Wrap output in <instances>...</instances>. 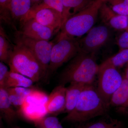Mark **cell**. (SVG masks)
I'll return each mask as SVG.
<instances>
[{
  "label": "cell",
  "mask_w": 128,
  "mask_h": 128,
  "mask_svg": "<svg viewBox=\"0 0 128 128\" xmlns=\"http://www.w3.org/2000/svg\"><path fill=\"white\" fill-rule=\"evenodd\" d=\"M109 107L92 84L86 85L80 95L75 107L62 119L72 123H83L105 114Z\"/></svg>",
  "instance_id": "1"
},
{
  "label": "cell",
  "mask_w": 128,
  "mask_h": 128,
  "mask_svg": "<svg viewBox=\"0 0 128 128\" xmlns=\"http://www.w3.org/2000/svg\"><path fill=\"white\" fill-rule=\"evenodd\" d=\"M95 55L80 51L60 75V85L65 86L73 83L92 84L99 66Z\"/></svg>",
  "instance_id": "2"
},
{
  "label": "cell",
  "mask_w": 128,
  "mask_h": 128,
  "mask_svg": "<svg viewBox=\"0 0 128 128\" xmlns=\"http://www.w3.org/2000/svg\"><path fill=\"white\" fill-rule=\"evenodd\" d=\"M104 2L102 0H94L87 7L67 19L60 28L57 41L65 38L77 39L87 34L96 23Z\"/></svg>",
  "instance_id": "3"
},
{
  "label": "cell",
  "mask_w": 128,
  "mask_h": 128,
  "mask_svg": "<svg viewBox=\"0 0 128 128\" xmlns=\"http://www.w3.org/2000/svg\"><path fill=\"white\" fill-rule=\"evenodd\" d=\"M10 71L19 73L38 82L45 78L41 66L33 54L22 44L17 41L8 63Z\"/></svg>",
  "instance_id": "4"
},
{
  "label": "cell",
  "mask_w": 128,
  "mask_h": 128,
  "mask_svg": "<svg viewBox=\"0 0 128 128\" xmlns=\"http://www.w3.org/2000/svg\"><path fill=\"white\" fill-rule=\"evenodd\" d=\"M98 75L97 90L109 107L112 96L122 84L123 77L117 68L105 60L99 65Z\"/></svg>",
  "instance_id": "5"
},
{
  "label": "cell",
  "mask_w": 128,
  "mask_h": 128,
  "mask_svg": "<svg viewBox=\"0 0 128 128\" xmlns=\"http://www.w3.org/2000/svg\"><path fill=\"white\" fill-rule=\"evenodd\" d=\"M80 51L79 41L76 38H65L57 40L52 48L47 77Z\"/></svg>",
  "instance_id": "6"
},
{
  "label": "cell",
  "mask_w": 128,
  "mask_h": 128,
  "mask_svg": "<svg viewBox=\"0 0 128 128\" xmlns=\"http://www.w3.org/2000/svg\"><path fill=\"white\" fill-rule=\"evenodd\" d=\"M17 41L22 44L31 51L39 63L45 78H47L51 50L54 44L49 41L31 38L20 33L18 36Z\"/></svg>",
  "instance_id": "7"
},
{
  "label": "cell",
  "mask_w": 128,
  "mask_h": 128,
  "mask_svg": "<svg viewBox=\"0 0 128 128\" xmlns=\"http://www.w3.org/2000/svg\"><path fill=\"white\" fill-rule=\"evenodd\" d=\"M48 96L43 92L33 89L18 113L28 121L34 122L47 115L45 104Z\"/></svg>",
  "instance_id": "8"
},
{
  "label": "cell",
  "mask_w": 128,
  "mask_h": 128,
  "mask_svg": "<svg viewBox=\"0 0 128 128\" xmlns=\"http://www.w3.org/2000/svg\"><path fill=\"white\" fill-rule=\"evenodd\" d=\"M110 28L105 25L92 28L84 37L78 40L80 51L96 54V52L110 40L111 36Z\"/></svg>",
  "instance_id": "9"
},
{
  "label": "cell",
  "mask_w": 128,
  "mask_h": 128,
  "mask_svg": "<svg viewBox=\"0 0 128 128\" xmlns=\"http://www.w3.org/2000/svg\"><path fill=\"white\" fill-rule=\"evenodd\" d=\"M22 25V31L20 33L34 39L49 41L55 32L33 18L28 19Z\"/></svg>",
  "instance_id": "10"
},
{
  "label": "cell",
  "mask_w": 128,
  "mask_h": 128,
  "mask_svg": "<svg viewBox=\"0 0 128 128\" xmlns=\"http://www.w3.org/2000/svg\"><path fill=\"white\" fill-rule=\"evenodd\" d=\"M31 18H34L42 25L56 32L60 30L62 26V14L52 8H44L32 14L28 19Z\"/></svg>",
  "instance_id": "11"
},
{
  "label": "cell",
  "mask_w": 128,
  "mask_h": 128,
  "mask_svg": "<svg viewBox=\"0 0 128 128\" xmlns=\"http://www.w3.org/2000/svg\"><path fill=\"white\" fill-rule=\"evenodd\" d=\"M66 88L61 85L53 90L45 104L48 114L56 115L64 112L66 104Z\"/></svg>",
  "instance_id": "12"
},
{
  "label": "cell",
  "mask_w": 128,
  "mask_h": 128,
  "mask_svg": "<svg viewBox=\"0 0 128 128\" xmlns=\"http://www.w3.org/2000/svg\"><path fill=\"white\" fill-rule=\"evenodd\" d=\"M101 20L109 28L118 30L128 28V16H122L115 13L112 8L104 2L99 10Z\"/></svg>",
  "instance_id": "13"
},
{
  "label": "cell",
  "mask_w": 128,
  "mask_h": 128,
  "mask_svg": "<svg viewBox=\"0 0 128 128\" xmlns=\"http://www.w3.org/2000/svg\"><path fill=\"white\" fill-rule=\"evenodd\" d=\"M32 5L31 0H11L9 9L12 18L22 25L26 19Z\"/></svg>",
  "instance_id": "14"
},
{
  "label": "cell",
  "mask_w": 128,
  "mask_h": 128,
  "mask_svg": "<svg viewBox=\"0 0 128 128\" xmlns=\"http://www.w3.org/2000/svg\"><path fill=\"white\" fill-rule=\"evenodd\" d=\"M5 88L0 87V112L2 117L7 123L12 124L16 121L18 113L13 108Z\"/></svg>",
  "instance_id": "15"
},
{
  "label": "cell",
  "mask_w": 128,
  "mask_h": 128,
  "mask_svg": "<svg viewBox=\"0 0 128 128\" xmlns=\"http://www.w3.org/2000/svg\"><path fill=\"white\" fill-rule=\"evenodd\" d=\"M94 0H63L64 10L62 13V26L67 19L87 7Z\"/></svg>",
  "instance_id": "16"
},
{
  "label": "cell",
  "mask_w": 128,
  "mask_h": 128,
  "mask_svg": "<svg viewBox=\"0 0 128 128\" xmlns=\"http://www.w3.org/2000/svg\"><path fill=\"white\" fill-rule=\"evenodd\" d=\"M124 108V112L128 108V80L124 76L120 86L112 96L110 106Z\"/></svg>",
  "instance_id": "17"
},
{
  "label": "cell",
  "mask_w": 128,
  "mask_h": 128,
  "mask_svg": "<svg viewBox=\"0 0 128 128\" xmlns=\"http://www.w3.org/2000/svg\"><path fill=\"white\" fill-rule=\"evenodd\" d=\"M86 85H88L73 83L70 84L66 88V104L64 113H68L74 109L81 93Z\"/></svg>",
  "instance_id": "18"
},
{
  "label": "cell",
  "mask_w": 128,
  "mask_h": 128,
  "mask_svg": "<svg viewBox=\"0 0 128 128\" xmlns=\"http://www.w3.org/2000/svg\"><path fill=\"white\" fill-rule=\"evenodd\" d=\"M5 89L12 105L18 110L33 89L24 87L10 88Z\"/></svg>",
  "instance_id": "19"
},
{
  "label": "cell",
  "mask_w": 128,
  "mask_h": 128,
  "mask_svg": "<svg viewBox=\"0 0 128 128\" xmlns=\"http://www.w3.org/2000/svg\"><path fill=\"white\" fill-rule=\"evenodd\" d=\"M34 82L32 80L26 76L10 70L2 88L5 89L15 87L30 88Z\"/></svg>",
  "instance_id": "20"
},
{
  "label": "cell",
  "mask_w": 128,
  "mask_h": 128,
  "mask_svg": "<svg viewBox=\"0 0 128 128\" xmlns=\"http://www.w3.org/2000/svg\"><path fill=\"white\" fill-rule=\"evenodd\" d=\"M47 8L55 9L62 14L64 10L63 0H42L41 2L32 6L26 20L36 12Z\"/></svg>",
  "instance_id": "21"
},
{
  "label": "cell",
  "mask_w": 128,
  "mask_h": 128,
  "mask_svg": "<svg viewBox=\"0 0 128 128\" xmlns=\"http://www.w3.org/2000/svg\"><path fill=\"white\" fill-rule=\"evenodd\" d=\"M75 128H124L122 121L113 118L102 119L81 124Z\"/></svg>",
  "instance_id": "22"
},
{
  "label": "cell",
  "mask_w": 128,
  "mask_h": 128,
  "mask_svg": "<svg viewBox=\"0 0 128 128\" xmlns=\"http://www.w3.org/2000/svg\"><path fill=\"white\" fill-rule=\"evenodd\" d=\"M0 34V60L1 62L8 64L14 47L12 48L1 26Z\"/></svg>",
  "instance_id": "23"
},
{
  "label": "cell",
  "mask_w": 128,
  "mask_h": 128,
  "mask_svg": "<svg viewBox=\"0 0 128 128\" xmlns=\"http://www.w3.org/2000/svg\"><path fill=\"white\" fill-rule=\"evenodd\" d=\"M36 128H64L58 119L54 116H44L33 122Z\"/></svg>",
  "instance_id": "24"
},
{
  "label": "cell",
  "mask_w": 128,
  "mask_h": 128,
  "mask_svg": "<svg viewBox=\"0 0 128 128\" xmlns=\"http://www.w3.org/2000/svg\"><path fill=\"white\" fill-rule=\"evenodd\" d=\"M105 61L113 66L120 68L128 64V49L121 50L116 54L108 58Z\"/></svg>",
  "instance_id": "25"
},
{
  "label": "cell",
  "mask_w": 128,
  "mask_h": 128,
  "mask_svg": "<svg viewBox=\"0 0 128 128\" xmlns=\"http://www.w3.org/2000/svg\"><path fill=\"white\" fill-rule=\"evenodd\" d=\"M11 0H0V19L6 22H9L11 20L10 14V2Z\"/></svg>",
  "instance_id": "26"
},
{
  "label": "cell",
  "mask_w": 128,
  "mask_h": 128,
  "mask_svg": "<svg viewBox=\"0 0 128 128\" xmlns=\"http://www.w3.org/2000/svg\"><path fill=\"white\" fill-rule=\"evenodd\" d=\"M112 9L117 14L128 16V4L124 0L112 4Z\"/></svg>",
  "instance_id": "27"
},
{
  "label": "cell",
  "mask_w": 128,
  "mask_h": 128,
  "mask_svg": "<svg viewBox=\"0 0 128 128\" xmlns=\"http://www.w3.org/2000/svg\"><path fill=\"white\" fill-rule=\"evenodd\" d=\"M9 71L7 66L2 62H0V87H3Z\"/></svg>",
  "instance_id": "28"
},
{
  "label": "cell",
  "mask_w": 128,
  "mask_h": 128,
  "mask_svg": "<svg viewBox=\"0 0 128 128\" xmlns=\"http://www.w3.org/2000/svg\"><path fill=\"white\" fill-rule=\"evenodd\" d=\"M118 44L121 50L128 49V31L124 32L120 36Z\"/></svg>",
  "instance_id": "29"
},
{
  "label": "cell",
  "mask_w": 128,
  "mask_h": 128,
  "mask_svg": "<svg viewBox=\"0 0 128 128\" xmlns=\"http://www.w3.org/2000/svg\"><path fill=\"white\" fill-rule=\"evenodd\" d=\"M104 2H109L112 3V4H114L116 2H120L122 1L123 0H102Z\"/></svg>",
  "instance_id": "30"
},
{
  "label": "cell",
  "mask_w": 128,
  "mask_h": 128,
  "mask_svg": "<svg viewBox=\"0 0 128 128\" xmlns=\"http://www.w3.org/2000/svg\"><path fill=\"white\" fill-rule=\"evenodd\" d=\"M124 77L128 80V64H127L126 70H125V75Z\"/></svg>",
  "instance_id": "31"
},
{
  "label": "cell",
  "mask_w": 128,
  "mask_h": 128,
  "mask_svg": "<svg viewBox=\"0 0 128 128\" xmlns=\"http://www.w3.org/2000/svg\"><path fill=\"white\" fill-rule=\"evenodd\" d=\"M31 0L32 5V4L35 5L38 4L42 0Z\"/></svg>",
  "instance_id": "32"
},
{
  "label": "cell",
  "mask_w": 128,
  "mask_h": 128,
  "mask_svg": "<svg viewBox=\"0 0 128 128\" xmlns=\"http://www.w3.org/2000/svg\"><path fill=\"white\" fill-rule=\"evenodd\" d=\"M21 128V127H14V128Z\"/></svg>",
  "instance_id": "33"
},
{
  "label": "cell",
  "mask_w": 128,
  "mask_h": 128,
  "mask_svg": "<svg viewBox=\"0 0 128 128\" xmlns=\"http://www.w3.org/2000/svg\"><path fill=\"white\" fill-rule=\"evenodd\" d=\"M126 113L128 114V111H126Z\"/></svg>",
  "instance_id": "34"
},
{
  "label": "cell",
  "mask_w": 128,
  "mask_h": 128,
  "mask_svg": "<svg viewBox=\"0 0 128 128\" xmlns=\"http://www.w3.org/2000/svg\"></svg>",
  "instance_id": "35"
}]
</instances>
